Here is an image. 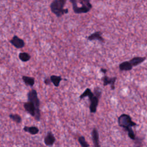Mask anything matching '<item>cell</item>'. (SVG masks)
Segmentation results:
<instances>
[{
  "instance_id": "cell-12",
  "label": "cell",
  "mask_w": 147,
  "mask_h": 147,
  "mask_svg": "<svg viewBox=\"0 0 147 147\" xmlns=\"http://www.w3.org/2000/svg\"><path fill=\"white\" fill-rule=\"evenodd\" d=\"M132 68H133V65L131 64L130 61H123L119 65V68L121 71H130L132 69Z\"/></svg>"
},
{
  "instance_id": "cell-2",
  "label": "cell",
  "mask_w": 147,
  "mask_h": 147,
  "mask_svg": "<svg viewBox=\"0 0 147 147\" xmlns=\"http://www.w3.org/2000/svg\"><path fill=\"white\" fill-rule=\"evenodd\" d=\"M118 123L119 126L123 127L127 131L128 136L131 140H134L136 139V136L131 127L136 126L137 124L131 120V117L129 115L126 114H121L118 118Z\"/></svg>"
},
{
  "instance_id": "cell-14",
  "label": "cell",
  "mask_w": 147,
  "mask_h": 147,
  "mask_svg": "<svg viewBox=\"0 0 147 147\" xmlns=\"http://www.w3.org/2000/svg\"><path fill=\"white\" fill-rule=\"evenodd\" d=\"M23 130L25 132H28L32 135H36L39 132V129L36 126H24Z\"/></svg>"
},
{
  "instance_id": "cell-8",
  "label": "cell",
  "mask_w": 147,
  "mask_h": 147,
  "mask_svg": "<svg viewBox=\"0 0 147 147\" xmlns=\"http://www.w3.org/2000/svg\"><path fill=\"white\" fill-rule=\"evenodd\" d=\"M9 42L15 48L18 49L22 48L25 46L24 41L16 35H14L13 38L9 40Z\"/></svg>"
},
{
  "instance_id": "cell-1",
  "label": "cell",
  "mask_w": 147,
  "mask_h": 147,
  "mask_svg": "<svg viewBox=\"0 0 147 147\" xmlns=\"http://www.w3.org/2000/svg\"><path fill=\"white\" fill-rule=\"evenodd\" d=\"M102 95V90L98 87H95L94 92H92L90 88H86L85 91L80 95V98L83 99L85 97H88L90 102L89 109L91 113H95L96 111L97 107L99 103V100Z\"/></svg>"
},
{
  "instance_id": "cell-3",
  "label": "cell",
  "mask_w": 147,
  "mask_h": 147,
  "mask_svg": "<svg viewBox=\"0 0 147 147\" xmlns=\"http://www.w3.org/2000/svg\"><path fill=\"white\" fill-rule=\"evenodd\" d=\"M67 0H53L50 5L51 11L57 17L68 13V9H64Z\"/></svg>"
},
{
  "instance_id": "cell-6",
  "label": "cell",
  "mask_w": 147,
  "mask_h": 147,
  "mask_svg": "<svg viewBox=\"0 0 147 147\" xmlns=\"http://www.w3.org/2000/svg\"><path fill=\"white\" fill-rule=\"evenodd\" d=\"M76 2L82 5V14L87 13L92 7V4L90 3V0H75Z\"/></svg>"
},
{
  "instance_id": "cell-4",
  "label": "cell",
  "mask_w": 147,
  "mask_h": 147,
  "mask_svg": "<svg viewBox=\"0 0 147 147\" xmlns=\"http://www.w3.org/2000/svg\"><path fill=\"white\" fill-rule=\"evenodd\" d=\"M24 107L25 111L31 116L33 117L36 121H40L41 119L40 110H38L32 102L28 100V102L24 103Z\"/></svg>"
},
{
  "instance_id": "cell-17",
  "label": "cell",
  "mask_w": 147,
  "mask_h": 147,
  "mask_svg": "<svg viewBox=\"0 0 147 147\" xmlns=\"http://www.w3.org/2000/svg\"><path fill=\"white\" fill-rule=\"evenodd\" d=\"M18 57L21 61L26 62L30 59L31 56L27 52H21L18 55Z\"/></svg>"
},
{
  "instance_id": "cell-5",
  "label": "cell",
  "mask_w": 147,
  "mask_h": 147,
  "mask_svg": "<svg viewBox=\"0 0 147 147\" xmlns=\"http://www.w3.org/2000/svg\"><path fill=\"white\" fill-rule=\"evenodd\" d=\"M28 96V99L29 101L32 102L34 105L35 106L36 108L38 110H40V101L39 98H38V95H37V92L36 91V90L32 89L27 94Z\"/></svg>"
},
{
  "instance_id": "cell-11",
  "label": "cell",
  "mask_w": 147,
  "mask_h": 147,
  "mask_svg": "<svg viewBox=\"0 0 147 147\" xmlns=\"http://www.w3.org/2000/svg\"><path fill=\"white\" fill-rule=\"evenodd\" d=\"M92 140L93 141V144L95 147H99L100 145L99 144V133L96 128H94L91 132Z\"/></svg>"
},
{
  "instance_id": "cell-21",
  "label": "cell",
  "mask_w": 147,
  "mask_h": 147,
  "mask_svg": "<svg viewBox=\"0 0 147 147\" xmlns=\"http://www.w3.org/2000/svg\"><path fill=\"white\" fill-rule=\"evenodd\" d=\"M107 69H105V68H100V72H102V73L105 74L106 72H107Z\"/></svg>"
},
{
  "instance_id": "cell-15",
  "label": "cell",
  "mask_w": 147,
  "mask_h": 147,
  "mask_svg": "<svg viewBox=\"0 0 147 147\" xmlns=\"http://www.w3.org/2000/svg\"><path fill=\"white\" fill-rule=\"evenodd\" d=\"M50 79L51 80V83H53V84L56 87H58L60 84V82L63 79L61 76H57V75H51L50 76Z\"/></svg>"
},
{
  "instance_id": "cell-13",
  "label": "cell",
  "mask_w": 147,
  "mask_h": 147,
  "mask_svg": "<svg viewBox=\"0 0 147 147\" xmlns=\"http://www.w3.org/2000/svg\"><path fill=\"white\" fill-rule=\"evenodd\" d=\"M22 79L26 86L32 87L34 84L35 80L33 77H30L28 76H22Z\"/></svg>"
},
{
  "instance_id": "cell-7",
  "label": "cell",
  "mask_w": 147,
  "mask_h": 147,
  "mask_svg": "<svg viewBox=\"0 0 147 147\" xmlns=\"http://www.w3.org/2000/svg\"><path fill=\"white\" fill-rule=\"evenodd\" d=\"M101 80L103 82V86L105 87L110 84L111 87V89L112 90H114L115 89V82L117 80V77L115 76V77L110 78L107 75H105L101 78Z\"/></svg>"
},
{
  "instance_id": "cell-16",
  "label": "cell",
  "mask_w": 147,
  "mask_h": 147,
  "mask_svg": "<svg viewBox=\"0 0 147 147\" xmlns=\"http://www.w3.org/2000/svg\"><path fill=\"white\" fill-rule=\"evenodd\" d=\"M145 59H146L145 57H135L130 59L129 61L131 63V64L133 65V67H134L142 63L145 60Z\"/></svg>"
},
{
  "instance_id": "cell-9",
  "label": "cell",
  "mask_w": 147,
  "mask_h": 147,
  "mask_svg": "<svg viewBox=\"0 0 147 147\" xmlns=\"http://www.w3.org/2000/svg\"><path fill=\"white\" fill-rule=\"evenodd\" d=\"M56 141L55 137L51 131H49L47 132V136L45 137L44 140V142L47 146H52Z\"/></svg>"
},
{
  "instance_id": "cell-18",
  "label": "cell",
  "mask_w": 147,
  "mask_h": 147,
  "mask_svg": "<svg viewBox=\"0 0 147 147\" xmlns=\"http://www.w3.org/2000/svg\"><path fill=\"white\" fill-rule=\"evenodd\" d=\"M9 117L16 123H20L22 121L21 117L18 114H10L9 115Z\"/></svg>"
},
{
  "instance_id": "cell-19",
  "label": "cell",
  "mask_w": 147,
  "mask_h": 147,
  "mask_svg": "<svg viewBox=\"0 0 147 147\" xmlns=\"http://www.w3.org/2000/svg\"><path fill=\"white\" fill-rule=\"evenodd\" d=\"M78 142L82 147H88V146H90V145L86 141L85 138H84V136H80L78 138Z\"/></svg>"
},
{
  "instance_id": "cell-10",
  "label": "cell",
  "mask_w": 147,
  "mask_h": 147,
  "mask_svg": "<svg viewBox=\"0 0 147 147\" xmlns=\"http://www.w3.org/2000/svg\"><path fill=\"white\" fill-rule=\"evenodd\" d=\"M102 33L100 31H96L94 33L89 35L87 38L89 41H94V40H98L102 42H105V39L103 38Z\"/></svg>"
},
{
  "instance_id": "cell-20",
  "label": "cell",
  "mask_w": 147,
  "mask_h": 147,
  "mask_svg": "<svg viewBox=\"0 0 147 147\" xmlns=\"http://www.w3.org/2000/svg\"><path fill=\"white\" fill-rule=\"evenodd\" d=\"M44 83H45L46 85H49V84H50V83H51V80L50 78H45L44 79Z\"/></svg>"
}]
</instances>
